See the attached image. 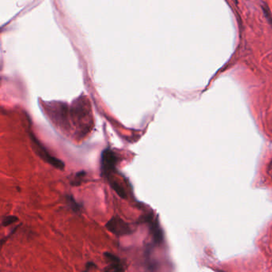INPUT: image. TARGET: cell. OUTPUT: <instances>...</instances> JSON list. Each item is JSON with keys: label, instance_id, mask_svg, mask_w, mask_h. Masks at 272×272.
<instances>
[{"label": "cell", "instance_id": "6da1fadb", "mask_svg": "<svg viewBox=\"0 0 272 272\" xmlns=\"http://www.w3.org/2000/svg\"><path fill=\"white\" fill-rule=\"evenodd\" d=\"M71 115L73 116L75 124L78 126L80 132L84 134L90 131V127L93 126L91 118L90 104L85 98L78 99L74 106L71 108Z\"/></svg>", "mask_w": 272, "mask_h": 272}, {"label": "cell", "instance_id": "7a4b0ae2", "mask_svg": "<svg viewBox=\"0 0 272 272\" xmlns=\"http://www.w3.org/2000/svg\"><path fill=\"white\" fill-rule=\"evenodd\" d=\"M30 139H32V144L34 150L37 152L38 155L48 164L54 166V168H58V170H62L65 168V164L64 162H62L60 159L54 158L52 156V154H50L48 150L41 144V142L38 140L36 136L33 134H30Z\"/></svg>", "mask_w": 272, "mask_h": 272}, {"label": "cell", "instance_id": "3957f363", "mask_svg": "<svg viewBox=\"0 0 272 272\" xmlns=\"http://www.w3.org/2000/svg\"><path fill=\"white\" fill-rule=\"evenodd\" d=\"M118 158L114 151L106 148L102 154V174L104 178H110L116 171Z\"/></svg>", "mask_w": 272, "mask_h": 272}, {"label": "cell", "instance_id": "277c9868", "mask_svg": "<svg viewBox=\"0 0 272 272\" xmlns=\"http://www.w3.org/2000/svg\"><path fill=\"white\" fill-rule=\"evenodd\" d=\"M106 228L108 231L118 236L130 235L132 232V227L130 224L123 220L118 216L111 218L106 224Z\"/></svg>", "mask_w": 272, "mask_h": 272}, {"label": "cell", "instance_id": "5b68a950", "mask_svg": "<svg viewBox=\"0 0 272 272\" xmlns=\"http://www.w3.org/2000/svg\"><path fill=\"white\" fill-rule=\"evenodd\" d=\"M49 112L52 114L54 120H56L58 124L62 126H68V107L64 104L58 103V106H52Z\"/></svg>", "mask_w": 272, "mask_h": 272}, {"label": "cell", "instance_id": "8992f818", "mask_svg": "<svg viewBox=\"0 0 272 272\" xmlns=\"http://www.w3.org/2000/svg\"><path fill=\"white\" fill-rule=\"evenodd\" d=\"M104 257L108 262V268L107 270H114V272H122L124 270L122 262L118 257L111 253H104Z\"/></svg>", "mask_w": 272, "mask_h": 272}, {"label": "cell", "instance_id": "52a82bcc", "mask_svg": "<svg viewBox=\"0 0 272 272\" xmlns=\"http://www.w3.org/2000/svg\"><path fill=\"white\" fill-rule=\"evenodd\" d=\"M147 220L150 222V228L152 232V236H154V241L156 244H160L163 240V235H162V230H160L158 220H154L152 217H150L147 219Z\"/></svg>", "mask_w": 272, "mask_h": 272}, {"label": "cell", "instance_id": "ba28073f", "mask_svg": "<svg viewBox=\"0 0 272 272\" xmlns=\"http://www.w3.org/2000/svg\"><path fill=\"white\" fill-rule=\"evenodd\" d=\"M108 183H110V186H111L112 190H114L116 192V194L120 196L122 198H126V192L124 190V188L122 187V186L120 184V183L116 182V180L114 179V178H110L108 179Z\"/></svg>", "mask_w": 272, "mask_h": 272}, {"label": "cell", "instance_id": "9c48e42d", "mask_svg": "<svg viewBox=\"0 0 272 272\" xmlns=\"http://www.w3.org/2000/svg\"><path fill=\"white\" fill-rule=\"evenodd\" d=\"M17 221H18V217L14 216H8L2 219V226L8 227V226L12 225V224L16 223Z\"/></svg>", "mask_w": 272, "mask_h": 272}, {"label": "cell", "instance_id": "30bf717a", "mask_svg": "<svg viewBox=\"0 0 272 272\" xmlns=\"http://www.w3.org/2000/svg\"><path fill=\"white\" fill-rule=\"evenodd\" d=\"M262 8L264 13L265 18H266L269 24L272 26V14L270 13V10H269L268 6H266V5H264Z\"/></svg>", "mask_w": 272, "mask_h": 272}, {"label": "cell", "instance_id": "8fae6325", "mask_svg": "<svg viewBox=\"0 0 272 272\" xmlns=\"http://www.w3.org/2000/svg\"><path fill=\"white\" fill-rule=\"evenodd\" d=\"M91 268H96V265H95L94 264H92V262H89V264H87L86 269V270H90Z\"/></svg>", "mask_w": 272, "mask_h": 272}, {"label": "cell", "instance_id": "7c38bea8", "mask_svg": "<svg viewBox=\"0 0 272 272\" xmlns=\"http://www.w3.org/2000/svg\"><path fill=\"white\" fill-rule=\"evenodd\" d=\"M234 2H235L236 4H237V0H234Z\"/></svg>", "mask_w": 272, "mask_h": 272}]
</instances>
